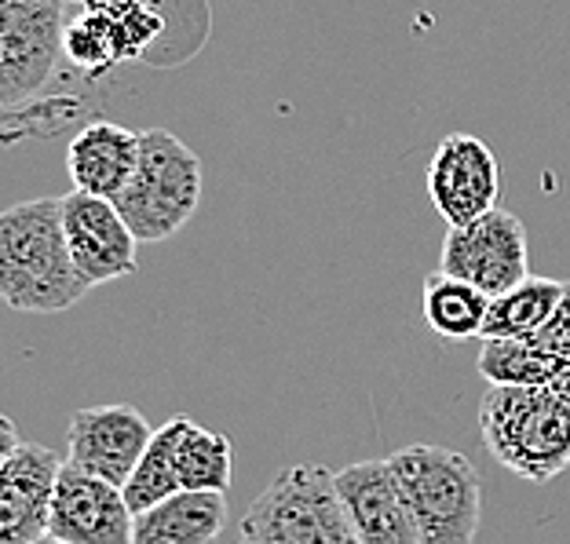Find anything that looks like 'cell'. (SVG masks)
Returning <instances> with one entry per match:
<instances>
[{
  "label": "cell",
  "mask_w": 570,
  "mask_h": 544,
  "mask_svg": "<svg viewBox=\"0 0 570 544\" xmlns=\"http://www.w3.org/2000/svg\"><path fill=\"white\" fill-rule=\"evenodd\" d=\"M227 526L224 494H184L161 501L158 508L136 515L132 544H213Z\"/></svg>",
  "instance_id": "cell-15"
},
{
  "label": "cell",
  "mask_w": 570,
  "mask_h": 544,
  "mask_svg": "<svg viewBox=\"0 0 570 544\" xmlns=\"http://www.w3.org/2000/svg\"><path fill=\"white\" fill-rule=\"evenodd\" d=\"M475 369L490 387H570V366L549 347H541L534 336L483 340Z\"/></svg>",
  "instance_id": "cell-16"
},
{
  "label": "cell",
  "mask_w": 570,
  "mask_h": 544,
  "mask_svg": "<svg viewBox=\"0 0 570 544\" xmlns=\"http://www.w3.org/2000/svg\"><path fill=\"white\" fill-rule=\"evenodd\" d=\"M158 427H150L147 417L128 406H85L70 417L67 432V461L81 472L107 478V483L121 486L132 478L136 464L147 453L150 438Z\"/></svg>",
  "instance_id": "cell-9"
},
{
  "label": "cell",
  "mask_w": 570,
  "mask_h": 544,
  "mask_svg": "<svg viewBox=\"0 0 570 544\" xmlns=\"http://www.w3.org/2000/svg\"><path fill=\"white\" fill-rule=\"evenodd\" d=\"M238 544H249V541H238Z\"/></svg>",
  "instance_id": "cell-23"
},
{
  "label": "cell",
  "mask_w": 570,
  "mask_h": 544,
  "mask_svg": "<svg viewBox=\"0 0 570 544\" xmlns=\"http://www.w3.org/2000/svg\"><path fill=\"white\" fill-rule=\"evenodd\" d=\"M439 270L475 285L494 300L530 278L527 227L504 209L487 212L469 227H450L439 249Z\"/></svg>",
  "instance_id": "cell-7"
},
{
  "label": "cell",
  "mask_w": 570,
  "mask_h": 544,
  "mask_svg": "<svg viewBox=\"0 0 570 544\" xmlns=\"http://www.w3.org/2000/svg\"><path fill=\"white\" fill-rule=\"evenodd\" d=\"M187 424L190 417H173L154 432L147 453H142V461L136 464L132 478L125 483V501H128V508H132V515H142V512L158 508L161 501L184 494L176 453H179V438H184Z\"/></svg>",
  "instance_id": "cell-19"
},
{
  "label": "cell",
  "mask_w": 570,
  "mask_h": 544,
  "mask_svg": "<svg viewBox=\"0 0 570 544\" xmlns=\"http://www.w3.org/2000/svg\"><path fill=\"white\" fill-rule=\"evenodd\" d=\"M136 515L128 508L125 489L62 464L56 504H51L48 537L62 544H132Z\"/></svg>",
  "instance_id": "cell-11"
},
{
  "label": "cell",
  "mask_w": 570,
  "mask_h": 544,
  "mask_svg": "<svg viewBox=\"0 0 570 544\" xmlns=\"http://www.w3.org/2000/svg\"><path fill=\"white\" fill-rule=\"evenodd\" d=\"M73 0H0V107L19 113L41 102L67 62Z\"/></svg>",
  "instance_id": "cell-6"
},
{
  "label": "cell",
  "mask_w": 570,
  "mask_h": 544,
  "mask_svg": "<svg viewBox=\"0 0 570 544\" xmlns=\"http://www.w3.org/2000/svg\"><path fill=\"white\" fill-rule=\"evenodd\" d=\"M428 198L446 227H469L501 209V161L487 139L453 132L428 161Z\"/></svg>",
  "instance_id": "cell-8"
},
{
  "label": "cell",
  "mask_w": 570,
  "mask_h": 544,
  "mask_svg": "<svg viewBox=\"0 0 570 544\" xmlns=\"http://www.w3.org/2000/svg\"><path fill=\"white\" fill-rule=\"evenodd\" d=\"M176 468L184 489H194V494H227L230 478H235V443L224 432H213V427L190 421L184 438H179Z\"/></svg>",
  "instance_id": "cell-20"
},
{
  "label": "cell",
  "mask_w": 570,
  "mask_h": 544,
  "mask_svg": "<svg viewBox=\"0 0 570 544\" xmlns=\"http://www.w3.org/2000/svg\"><path fill=\"white\" fill-rule=\"evenodd\" d=\"M567 293V281L530 275L515 289L490 300V315L483 326V340H527L549 326Z\"/></svg>",
  "instance_id": "cell-18"
},
{
  "label": "cell",
  "mask_w": 570,
  "mask_h": 544,
  "mask_svg": "<svg viewBox=\"0 0 570 544\" xmlns=\"http://www.w3.org/2000/svg\"><path fill=\"white\" fill-rule=\"evenodd\" d=\"M336 489L358 544H421L403 486L387 461H358L336 472Z\"/></svg>",
  "instance_id": "cell-13"
},
{
  "label": "cell",
  "mask_w": 570,
  "mask_h": 544,
  "mask_svg": "<svg viewBox=\"0 0 570 544\" xmlns=\"http://www.w3.org/2000/svg\"><path fill=\"white\" fill-rule=\"evenodd\" d=\"M249 544H358L326 464H289L242 515Z\"/></svg>",
  "instance_id": "cell-4"
},
{
  "label": "cell",
  "mask_w": 570,
  "mask_h": 544,
  "mask_svg": "<svg viewBox=\"0 0 570 544\" xmlns=\"http://www.w3.org/2000/svg\"><path fill=\"white\" fill-rule=\"evenodd\" d=\"M534 340L541 347H549L556 358H563L570 366V281H567V293H563L560 307H556V315L549 318V326L541 329Z\"/></svg>",
  "instance_id": "cell-21"
},
{
  "label": "cell",
  "mask_w": 570,
  "mask_h": 544,
  "mask_svg": "<svg viewBox=\"0 0 570 544\" xmlns=\"http://www.w3.org/2000/svg\"><path fill=\"white\" fill-rule=\"evenodd\" d=\"M37 544H62V541H56V537H45V541H37Z\"/></svg>",
  "instance_id": "cell-22"
},
{
  "label": "cell",
  "mask_w": 570,
  "mask_h": 544,
  "mask_svg": "<svg viewBox=\"0 0 570 544\" xmlns=\"http://www.w3.org/2000/svg\"><path fill=\"white\" fill-rule=\"evenodd\" d=\"M132 184L114 201L139 241H168L190 224L205 190L202 158L179 136L147 128Z\"/></svg>",
  "instance_id": "cell-5"
},
{
  "label": "cell",
  "mask_w": 570,
  "mask_h": 544,
  "mask_svg": "<svg viewBox=\"0 0 570 544\" xmlns=\"http://www.w3.org/2000/svg\"><path fill=\"white\" fill-rule=\"evenodd\" d=\"M421 310L428 329L443 336V340H469V336L483 340L490 296L469 281L446 275V270H432L421 289Z\"/></svg>",
  "instance_id": "cell-17"
},
{
  "label": "cell",
  "mask_w": 570,
  "mask_h": 544,
  "mask_svg": "<svg viewBox=\"0 0 570 544\" xmlns=\"http://www.w3.org/2000/svg\"><path fill=\"white\" fill-rule=\"evenodd\" d=\"M62 227H67L73 264L92 289L128 278L139 267V238L114 201L70 190L62 198Z\"/></svg>",
  "instance_id": "cell-10"
},
{
  "label": "cell",
  "mask_w": 570,
  "mask_h": 544,
  "mask_svg": "<svg viewBox=\"0 0 570 544\" xmlns=\"http://www.w3.org/2000/svg\"><path fill=\"white\" fill-rule=\"evenodd\" d=\"M421 544H472L483 520V478L464 453L413 443L387 457Z\"/></svg>",
  "instance_id": "cell-3"
},
{
  "label": "cell",
  "mask_w": 570,
  "mask_h": 544,
  "mask_svg": "<svg viewBox=\"0 0 570 544\" xmlns=\"http://www.w3.org/2000/svg\"><path fill=\"white\" fill-rule=\"evenodd\" d=\"M142 136L118 121H88L73 132L67 147V168L73 190L118 201L139 168Z\"/></svg>",
  "instance_id": "cell-14"
},
{
  "label": "cell",
  "mask_w": 570,
  "mask_h": 544,
  "mask_svg": "<svg viewBox=\"0 0 570 544\" xmlns=\"http://www.w3.org/2000/svg\"><path fill=\"white\" fill-rule=\"evenodd\" d=\"M59 472V453L37 443H22L0 464V544H37L48 537Z\"/></svg>",
  "instance_id": "cell-12"
},
{
  "label": "cell",
  "mask_w": 570,
  "mask_h": 544,
  "mask_svg": "<svg viewBox=\"0 0 570 544\" xmlns=\"http://www.w3.org/2000/svg\"><path fill=\"white\" fill-rule=\"evenodd\" d=\"M487 453L523 483L570 468V387H490L479 403Z\"/></svg>",
  "instance_id": "cell-2"
},
{
  "label": "cell",
  "mask_w": 570,
  "mask_h": 544,
  "mask_svg": "<svg viewBox=\"0 0 570 544\" xmlns=\"http://www.w3.org/2000/svg\"><path fill=\"white\" fill-rule=\"evenodd\" d=\"M62 227V198L19 201L0 212V296L22 315H62L88 296Z\"/></svg>",
  "instance_id": "cell-1"
}]
</instances>
